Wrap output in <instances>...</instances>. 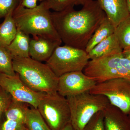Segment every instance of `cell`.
Listing matches in <instances>:
<instances>
[{
  "label": "cell",
  "instance_id": "cell-14",
  "mask_svg": "<svg viewBox=\"0 0 130 130\" xmlns=\"http://www.w3.org/2000/svg\"><path fill=\"white\" fill-rule=\"evenodd\" d=\"M123 51L118 38L114 33L97 44L88 54L90 60L98 59L110 54L122 53Z\"/></svg>",
  "mask_w": 130,
  "mask_h": 130
},
{
  "label": "cell",
  "instance_id": "cell-25",
  "mask_svg": "<svg viewBox=\"0 0 130 130\" xmlns=\"http://www.w3.org/2000/svg\"><path fill=\"white\" fill-rule=\"evenodd\" d=\"M12 99L8 92L0 87V120L3 117Z\"/></svg>",
  "mask_w": 130,
  "mask_h": 130
},
{
  "label": "cell",
  "instance_id": "cell-1",
  "mask_svg": "<svg viewBox=\"0 0 130 130\" xmlns=\"http://www.w3.org/2000/svg\"><path fill=\"white\" fill-rule=\"evenodd\" d=\"M51 17L65 45L85 50L96 30L107 18L96 0L85 4L78 11L72 7L53 12Z\"/></svg>",
  "mask_w": 130,
  "mask_h": 130
},
{
  "label": "cell",
  "instance_id": "cell-34",
  "mask_svg": "<svg viewBox=\"0 0 130 130\" xmlns=\"http://www.w3.org/2000/svg\"><path fill=\"white\" fill-rule=\"evenodd\" d=\"M38 1H43V0H38Z\"/></svg>",
  "mask_w": 130,
  "mask_h": 130
},
{
  "label": "cell",
  "instance_id": "cell-6",
  "mask_svg": "<svg viewBox=\"0 0 130 130\" xmlns=\"http://www.w3.org/2000/svg\"><path fill=\"white\" fill-rule=\"evenodd\" d=\"M90 60L85 50L65 45L58 46L46 64L57 77L76 71H83Z\"/></svg>",
  "mask_w": 130,
  "mask_h": 130
},
{
  "label": "cell",
  "instance_id": "cell-9",
  "mask_svg": "<svg viewBox=\"0 0 130 130\" xmlns=\"http://www.w3.org/2000/svg\"><path fill=\"white\" fill-rule=\"evenodd\" d=\"M0 87L11 95L13 99L30 105L36 108L46 93L36 92L24 83L16 73L9 75L0 73Z\"/></svg>",
  "mask_w": 130,
  "mask_h": 130
},
{
  "label": "cell",
  "instance_id": "cell-7",
  "mask_svg": "<svg viewBox=\"0 0 130 130\" xmlns=\"http://www.w3.org/2000/svg\"><path fill=\"white\" fill-rule=\"evenodd\" d=\"M122 53L110 54L101 58L89 61L84 73L97 83L119 77L129 78L128 71L121 65Z\"/></svg>",
  "mask_w": 130,
  "mask_h": 130
},
{
  "label": "cell",
  "instance_id": "cell-16",
  "mask_svg": "<svg viewBox=\"0 0 130 130\" xmlns=\"http://www.w3.org/2000/svg\"><path fill=\"white\" fill-rule=\"evenodd\" d=\"M115 27L107 18L102 21L91 38L85 48L87 53L97 44L114 33Z\"/></svg>",
  "mask_w": 130,
  "mask_h": 130
},
{
  "label": "cell",
  "instance_id": "cell-19",
  "mask_svg": "<svg viewBox=\"0 0 130 130\" xmlns=\"http://www.w3.org/2000/svg\"><path fill=\"white\" fill-rule=\"evenodd\" d=\"M25 125L28 130H51L37 108L28 107Z\"/></svg>",
  "mask_w": 130,
  "mask_h": 130
},
{
  "label": "cell",
  "instance_id": "cell-24",
  "mask_svg": "<svg viewBox=\"0 0 130 130\" xmlns=\"http://www.w3.org/2000/svg\"><path fill=\"white\" fill-rule=\"evenodd\" d=\"M22 0H0V20L5 18L12 11H14Z\"/></svg>",
  "mask_w": 130,
  "mask_h": 130
},
{
  "label": "cell",
  "instance_id": "cell-35",
  "mask_svg": "<svg viewBox=\"0 0 130 130\" xmlns=\"http://www.w3.org/2000/svg\"><path fill=\"white\" fill-rule=\"evenodd\" d=\"M129 117L130 119V115H129Z\"/></svg>",
  "mask_w": 130,
  "mask_h": 130
},
{
  "label": "cell",
  "instance_id": "cell-2",
  "mask_svg": "<svg viewBox=\"0 0 130 130\" xmlns=\"http://www.w3.org/2000/svg\"><path fill=\"white\" fill-rule=\"evenodd\" d=\"M51 13L43 0L32 9L24 7L20 3L12 16L17 29L25 34L62 42L54 26Z\"/></svg>",
  "mask_w": 130,
  "mask_h": 130
},
{
  "label": "cell",
  "instance_id": "cell-20",
  "mask_svg": "<svg viewBox=\"0 0 130 130\" xmlns=\"http://www.w3.org/2000/svg\"><path fill=\"white\" fill-rule=\"evenodd\" d=\"M114 34L123 50L130 48V15L116 26Z\"/></svg>",
  "mask_w": 130,
  "mask_h": 130
},
{
  "label": "cell",
  "instance_id": "cell-27",
  "mask_svg": "<svg viewBox=\"0 0 130 130\" xmlns=\"http://www.w3.org/2000/svg\"><path fill=\"white\" fill-rule=\"evenodd\" d=\"M38 0H22L21 4L24 7L29 9H32L37 6Z\"/></svg>",
  "mask_w": 130,
  "mask_h": 130
},
{
  "label": "cell",
  "instance_id": "cell-8",
  "mask_svg": "<svg viewBox=\"0 0 130 130\" xmlns=\"http://www.w3.org/2000/svg\"><path fill=\"white\" fill-rule=\"evenodd\" d=\"M89 92L105 96L111 105L130 115V78H117L97 83Z\"/></svg>",
  "mask_w": 130,
  "mask_h": 130
},
{
  "label": "cell",
  "instance_id": "cell-31",
  "mask_svg": "<svg viewBox=\"0 0 130 130\" xmlns=\"http://www.w3.org/2000/svg\"><path fill=\"white\" fill-rule=\"evenodd\" d=\"M62 130H75L70 123L66 126Z\"/></svg>",
  "mask_w": 130,
  "mask_h": 130
},
{
  "label": "cell",
  "instance_id": "cell-3",
  "mask_svg": "<svg viewBox=\"0 0 130 130\" xmlns=\"http://www.w3.org/2000/svg\"><path fill=\"white\" fill-rule=\"evenodd\" d=\"M12 58L14 72L31 89L41 93L57 92L59 77L46 63L30 57Z\"/></svg>",
  "mask_w": 130,
  "mask_h": 130
},
{
  "label": "cell",
  "instance_id": "cell-22",
  "mask_svg": "<svg viewBox=\"0 0 130 130\" xmlns=\"http://www.w3.org/2000/svg\"><path fill=\"white\" fill-rule=\"evenodd\" d=\"M47 6L54 12H60L77 5V0H44Z\"/></svg>",
  "mask_w": 130,
  "mask_h": 130
},
{
  "label": "cell",
  "instance_id": "cell-17",
  "mask_svg": "<svg viewBox=\"0 0 130 130\" xmlns=\"http://www.w3.org/2000/svg\"><path fill=\"white\" fill-rule=\"evenodd\" d=\"M13 11L9 12L0 24V46L6 47L16 36L17 28L12 14Z\"/></svg>",
  "mask_w": 130,
  "mask_h": 130
},
{
  "label": "cell",
  "instance_id": "cell-4",
  "mask_svg": "<svg viewBox=\"0 0 130 130\" xmlns=\"http://www.w3.org/2000/svg\"><path fill=\"white\" fill-rule=\"evenodd\" d=\"M66 98L70 106L71 123L75 130H83L94 115L110 104L105 96L89 92Z\"/></svg>",
  "mask_w": 130,
  "mask_h": 130
},
{
  "label": "cell",
  "instance_id": "cell-18",
  "mask_svg": "<svg viewBox=\"0 0 130 130\" xmlns=\"http://www.w3.org/2000/svg\"><path fill=\"white\" fill-rule=\"evenodd\" d=\"M28 105L12 99L3 116L7 119L18 121L25 124L26 115Z\"/></svg>",
  "mask_w": 130,
  "mask_h": 130
},
{
  "label": "cell",
  "instance_id": "cell-33",
  "mask_svg": "<svg viewBox=\"0 0 130 130\" xmlns=\"http://www.w3.org/2000/svg\"><path fill=\"white\" fill-rule=\"evenodd\" d=\"M20 130H28V129H27V128H26V126H25H25H24L23 127V128H22V129H21Z\"/></svg>",
  "mask_w": 130,
  "mask_h": 130
},
{
  "label": "cell",
  "instance_id": "cell-30",
  "mask_svg": "<svg viewBox=\"0 0 130 130\" xmlns=\"http://www.w3.org/2000/svg\"><path fill=\"white\" fill-rule=\"evenodd\" d=\"M93 1V0H77V5H81L83 6L85 4Z\"/></svg>",
  "mask_w": 130,
  "mask_h": 130
},
{
  "label": "cell",
  "instance_id": "cell-12",
  "mask_svg": "<svg viewBox=\"0 0 130 130\" xmlns=\"http://www.w3.org/2000/svg\"><path fill=\"white\" fill-rule=\"evenodd\" d=\"M105 130H130V119L120 109L109 104L103 111Z\"/></svg>",
  "mask_w": 130,
  "mask_h": 130
},
{
  "label": "cell",
  "instance_id": "cell-32",
  "mask_svg": "<svg viewBox=\"0 0 130 130\" xmlns=\"http://www.w3.org/2000/svg\"><path fill=\"white\" fill-rule=\"evenodd\" d=\"M126 5H127V7L128 11L130 15V0H126Z\"/></svg>",
  "mask_w": 130,
  "mask_h": 130
},
{
  "label": "cell",
  "instance_id": "cell-29",
  "mask_svg": "<svg viewBox=\"0 0 130 130\" xmlns=\"http://www.w3.org/2000/svg\"><path fill=\"white\" fill-rule=\"evenodd\" d=\"M122 54L124 57L130 60V48L123 50Z\"/></svg>",
  "mask_w": 130,
  "mask_h": 130
},
{
  "label": "cell",
  "instance_id": "cell-10",
  "mask_svg": "<svg viewBox=\"0 0 130 130\" xmlns=\"http://www.w3.org/2000/svg\"><path fill=\"white\" fill-rule=\"evenodd\" d=\"M97 83L83 71L68 73L59 77L57 92L65 97L89 92Z\"/></svg>",
  "mask_w": 130,
  "mask_h": 130
},
{
  "label": "cell",
  "instance_id": "cell-5",
  "mask_svg": "<svg viewBox=\"0 0 130 130\" xmlns=\"http://www.w3.org/2000/svg\"><path fill=\"white\" fill-rule=\"evenodd\" d=\"M37 109L51 130H62L71 123V111L67 99L58 92L45 93Z\"/></svg>",
  "mask_w": 130,
  "mask_h": 130
},
{
  "label": "cell",
  "instance_id": "cell-23",
  "mask_svg": "<svg viewBox=\"0 0 130 130\" xmlns=\"http://www.w3.org/2000/svg\"><path fill=\"white\" fill-rule=\"evenodd\" d=\"M83 130H105L103 111L94 115Z\"/></svg>",
  "mask_w": 130,
  "mask_h": 130
},
{
  "label": "cell",
  "instance_id": "cell-26",
  "mask_svg": "<svg viewBox=\"0 0 130 130\" xmlns=\"http://www.w3.org/2000/svg\"><path fill=\"white\" fill-rule=\"evenodd\" d=\"M25 126L23 123L7 119L3 116L0 120V130H20Z\"/></svg>",
  "mask_w": 130,
  "mask_h": 130
},
{
  "label": "cell",
  "instance_id": "cell-21",
  "mask_svg": "<svg viewBox=\"0 0 130 130\" xmlns=\"http://www.w3.org/2000/svg\"><path fill=\"white\" fill-rule=\"evenodd\" d=\"M12 57L7 49L0 46V73L14 75Z\"/></svg>",
  "mask_w": 130,
  "mask_h": 130
},
{
  "label": "cell",
  "instance_id": "cell-28",
  "mask_svg": "<svg viewBox=\"0 0 130 130\" xmlns=\"http://www.w3.org/2000/svg\"><path fill=\"white\" fill-rule=\"evenodd\" d=\"M121 65L127 70L130 78V60L124 57L122 54L120 59Z\"/></svg>",
  "mask_w": 130,
  "mask_h": 130
},
{
  "label": "cell",
  "instance_id": "cell-15",
  "mask_svg": "<svg viewBox=\"0 0 130 130\" xmlns=\"http://www.w3.org/2000/svg\"><path fill=\"white\" fill-rule=\"evenodd\" d=\"M30 41L29 35L17 29L16 36L6 48L12 57H30L29 50Z\"/></svg>",
  "mask_w": 130,
  "mask_h": 130
},
{
  "label": "cell",
  "instance_id": "cell-11",
  "mask_svg": "<svg viewBox=\"0 0 130 130\" xmlns=\"http://www.w3.org/2000/svg\"><path fill=\"white\" fill-rule=\"evenodd\" d=\"M61 43L40 37H33L30 42V57L40 62H46Z\"/></svg>",
  "mask_w": 130,
  "mask_h": 130
},
{
  "label": "cell",
  "instance_id": "cell-13",
  "mask_svg": "<svg viewBox=\"0 0 130 130\" xmlns=\"http://www.w3.org/2000/svg\"><path fill=\"white\" fill-rule=\"evenodd\" d=\"M106 15L107 18L116 28L130 16L126 0H96Z\"/></svg>",
  "mask_w": 130,
  "mask_h": 130
}]
</instances>
